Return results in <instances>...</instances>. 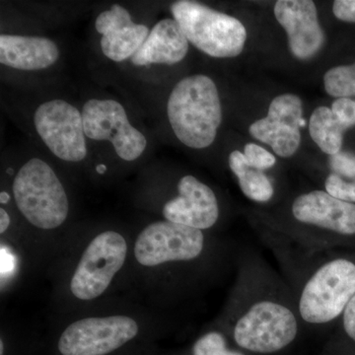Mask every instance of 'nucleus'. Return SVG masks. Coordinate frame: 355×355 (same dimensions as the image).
Wrapping results in <instances>:
<instances>
[{"label": "nucleus", "instance_id": "obj_1", "mask_svg": "<svg viewBox=\"0 0 355 355\" xmlns=\"http://www.w3.org/2000/svg\"><path fill=\"white\" fill-rule=\"evenodd\" d=\"M210 234L163 219L151 222L132 238L128 272L159 300L191 297L235 266L238 250Z\"/></svg>", "mask_w": 355, "mask_h": 355}, {"label": "nucleus", "instance_id": "obj_2", "mask_svg": "<svg viewBox=\"0 0 355 355\" xmlns=\"http://www.w3.org/2000/svg\"><path fill=\"white\" fill-rule=\"evenodd\" d=\"M236 277L214 323L246 354H277L289 349L303 330L291 286L254 249L238 250Z\"/></svg>", "mask_w": 355, "mask_h": 355}, {"label": "nucleus", "instance_id": "obj_3", "mask_svg": "<svg viewBox=\"0 0 355 355\" xmlns=\"http://www.w3.org/2000/svg\"><path fill=\"white\" fill-rule=\"evenodd\" d=\"M263 238L293 292L303 330L323 331L338 323L355 296V259L340 249L300 246L272 230Z\"/></svg>", "mask_w": 355, "mask_h": 355}, {"label": "nucleus", "instance_id": "obj_4", "mask_svg": "<svg viewBox=\"0 0 355 355\" xmlns=\"http://www.w3.org/2000/svg\"><path fill=\"white\" fill-rule=\"evenodd\" d=\"M132 240L123 231L106 228L67 248L57 293L69 314L106 301L128 273Z\"/></svg>", "mask_w": 355, "mask_h": 355}, {"label": "nucleus", "instance_id": "obj_5", "mask_svg": "<svg viewBox=\"0 0 355 355\" xmlns=\"http://www.w3.org/2000/svg\"><path fill=\"white\" fill-rule=\"evenodd\" d=\"M157 319L147 311L106 301L70 313L55 336L58 355H118L146 340Z\"/></svg>", "mask_w": 355, "mask_h": 355}, {"label": "nucleus", "instance_id": "obj_6", "mask_svg": "<svg viewBox=\"0 0 355 355\" xmlns=\"http://www.w3.org/2000/svg\"><path fill=\"white\" fill-rule=\"evenodd\" d=\"M272 231L311 249H340L355 245V203L315 190L294 198L286 222Z\"/></svg>", "mask_w": 355, "mask_h": 355}, {"label": "nucleus", "instance_id": "obj_7", "mask_svg": "<svg viewBox=\"0 0 355 355\" xmlns=\"http://www.w3.org/2000/svg\"><path fill=\"white\" fill-rule=\"evenodd\" d=\"M167 114L175 135L184 146L207 148L216 140L222 121L218 90L210 77H184L173 88Z\"/></svg>", "mask_w": 355, "mask_h": 355}, {"label": "nucleus", "instance_id": "obj_8", "mask_svg": "<svg viewBox=\"0 0 355 355\" xmlns=\"http://www.w3.org/2000/svg\"><path fill=\"white\" fill-rule=\"evenodd\" d=\"M12 197L21 216L38 234L57 233L69 219V200L64 184L42 159H30L18 170Z\"/></svg>", "mask_w": 355, "mask_h": 355}, {"label": "nucleus", "instance_id": "obj_9", "mask_svg": "<svg viewBox=\"0 0 355 355\" xmlns=\"http://www.w3.org/2000/svg\"><path fill=\"white\" fill-rule=\"evenodd\" d=\"M171 13L188 41L209 57L235 58L244 50L246 28L237 18L190 0L174 2Z\"/></svg>", "mask_w": 355, "mask_h": 355}, {"label": "nucleus", "instance_id": "obj_10", "mask_svg": "<svg viewBox=\"0 0 355 355\" xmlns=\"http://www.w3.org/2000/svg\"><path fill=\"white\" fill-rule=\"evenodd\" d=\"M83 118L86 137L111 142L123 160L132 162L146 150V135L130 123L121 103L112 99H90L84 104Z\"/></svg>", "mask_w": 355, "mask_h": 355}, {"label": "nucleus", "instance_id": "obj_11", "mask_svg": "<svg viewBox=\"0 0 355 355\" xmlns=\"http://www.w3.org/2000/svg\"><path fill=\"white\" fill-rule=\"evenodd\" d=\"M39 137L53 155L65 162H81L87 156L83 113L62 99L40 105L34 114Z\"/></svg>", "mask_w": 355, "mask_h": 355}, {"label": "nucleus", "instance_id": "obj_12", "mask_svg": "<svg viewBox=\"0 0 355 355\" xmlns=\"http://www.w3.org/2000/svg\"><path fill=\"white\" fill-rule=\"evenodd\" d=\"M163 220L210 232L220 219L216 191L193 175L178 181L176 195L162 205Z\"/></svg>", "mask_w": 355, "mask_h": 355}, {"label": "nucleus", "instance_id": "obj_13", "mask_svg": "<svg viewBox=\"0 0 355 355\" xmlns=\"http://www.w3.org/2000/svg\"><path fill=\"white\" fill-rule=\"evenodd\" d=\"M302 114V101L298 96H277L270 103L268 116L252 123L249 132L280 157H291L300 146V128L306 123Z\"/></svg>", "mask_w": 355, "mask_h": 355}, {"label": "nucleus", "instance_id": "obj_14", "mask_svg": "<svg viewBox=\"0 0 355 355\" xmlns=\"http://www.w3.org/2000/svg\"><path fill=\"white\" fill-rule=\"evenodd\" d=\"M275 18L288 36V46L294 57L308 60L321 50L324 35L318 20V11L310 0H279Z\"/></svg>", "mask_w": 355, "mask_h": 355}, {"label": "nucleus", "instance_id": "obj_15", "mask_svg": "<svg viewBox=\"0 0 355 355\" xmlns=\"http://www.w3.org/2000/svg\"><path fill=\"white\" fill-rule=\"evenodd\" d=\"M95 28L102 35L100 46L103 53L114 62L132 60L150 33L146 25L133 22L127 9L119 4L99 14Z\"/></svg>", "mask_w": 355, "mask_h": 355}, {"label": "nucleus", "instance_id": "obj_16", "mask_svg": "<svg viewBox=\"0 0 355 355\" xmlns=\"http://www.w3.org/2000/svg\"><path fill=\"white\" fill-rule=\"evenodd\" d=\"M55 42L44 37L0 36V62L10 69L35 71L53 67L60 58Z\"/></svg>", "mask_w": 355, "mask_h": 355}, {"label": "nucleus", "instance_id": "obj_17", "mask_svg": "<svg viewBox=\"0 0 355 355\" xmlns=\"http://www.w3.org/2000/svg\"><path fill=\"white\" fill-rule=\"evenodd\" d=\"M189 43L177 21L166 18L153 26L146 41L132 58V62L137 67L179 64L188 53Z\"/></svg>", "mask_w": 355, "mask_h": 355}, {"label": "nucleus", "instance_id": "obj_18", "mask_svg": "<svg viewBox=\"0 0 355 355\" xmlns=\"http://www.w3.org/2000/svg\"><path fill=\"white\" fill-rule=\"evenodd\" d=\"M229 167L237 178L240 190L252 202L266 203L275 197V187L265 171L248 165L244 153L235 150L229 156Z\"/></svg>", "mask_w": 355, "mask_h": 355}, {"label": "nucleus", "instance_id": "obj_19", "mask_svg": "<svg viewBox=\"0 0 355 355\" xmlns=\"http://www.w3.org/2000/svg\"><path fill=\"white\" fill-rule=\"evenodd\" d=\"M309 132L313 141L323 153L333 156L342 150L345 128L328 107H319L313 112L309 121Z\"/></svg>", "mask_w": 355, "mask_h": 355}, {"label": "nucleus", "instance_id": "obj_20", "mask_svg": "<svg viewBox=\"0 0 355 355\" xmlns=\"http://www.w3.org/2000/svg\"><path fill=\"white\" fill-rule=\"evenodd\" d=\"M187 355H247L236 347L227 335L214 324L191 343Z\"/></svg>", "mask_w": 355, "mask_h": 355}, {"label": "nucleus", "instance_id": "obj_21", "mask_svg": "<svg viewBox=\"0 0 355 355\" xmlns=\"http://www.w3.org/2000/svg\"><path fill=\"white\" fill-rule=\"evenodd\" d=\"M324 85L331 97H355V64L329 69L324 76Z\"/></svg>", "mask_w": 355, "mask_h": 355}, {"label": "nucleus", "instance_id": "obj_22", "mask_svg": "<svg viewBox=\"0 0 355 355\" xmlns=\"http://www.w3.org/2000/svg\"><path fill=\"white\" fill-rule=\"evenodd\" d=\"M324 191L343 202L355 203V184L331 173L324 180Z\"/></svg>", "mask_w": 355, "mask_h": 355}, {"label": "nucleus", "instance_id": "obj_23", "mask_svg": "<svg viewBox=\"0 0 355 355\" xmlns=\"http://www.w3.org/2000/svg\"><path fill=\"white\" fill-rule=\"evenodd\" d=\"M244 156L248 165L251 166L254 169L265 172L266 170L272 168L277 162L275 156L272 153L254 144H246L244 148Z\"/></svg>", "mask_w": 355, "mask_h": 355}, {"label": "nucleus", "instance_id": "obj_24", "mask_svg": "<svg viewBox=\"0 0 355 355\" xmlns=\"http://www.w3.org/2000/svg\"><path fill=\"white\" fill-rule=\"evenodd\" d=\"M329 164L334 174L347 178L350 183L355 184V155L349 153H340L330 156Z\"/></svg>", "mask_w": 355, "mask_h": 355}, {"label": "nucleus", "instance_id": "obj_25", "mask_svg": "<svg viewBox=\"0 0 355 355\" xmlns=\"http://www.w3.org/2000/svg\"><path fill=\"white\" fill-rule=\"evenodd\" d=\"M331 110L345 130L355 125V100L338 98L331 105Z\"/></svg>", "mask_w": 355, "mask_h": 355}, {"label": "nucleus", "instance_id": "obj_26", "mask_svg": "<svg viewBox=\"0 0 355 355\" xmlns=\"http://www.w3.org/2000/svg\"><path fill=\"white\" fill-rule=\"evenodd\" d=\"M338 323L340 324V333L355 345V296L345 308Z\"/></svg>", "mask_w": 355, "mask_h": 355}, {"label": "nucleus", "instance_id": "obj_27", "mask_svg": "<svg viewBox=\"0 0 355 355\" xmlns=\"http://www.w3.org/2000/svg\"><path fill=\"white\" fill-rule=\"evenodd\" d=\"M333 12L338 19L355 23V0H336L334 2Z\"/></svg>", "mask_w": 355, "mask_h": 355}, {"label": "nucleus", "instance_id": "obj_28", "mask_svg": "<svg viewBox=\"0 0 355 355\" xmlns=\"http://www.w3.org/2000/svg\"><path fill=\"white\" fill-rule=\"evenodd\" d=\"M11 226V217L6 209H0V234H6Z\"/></svg>", "mask_w": 355, "mask_h": 355}]
</instances>
